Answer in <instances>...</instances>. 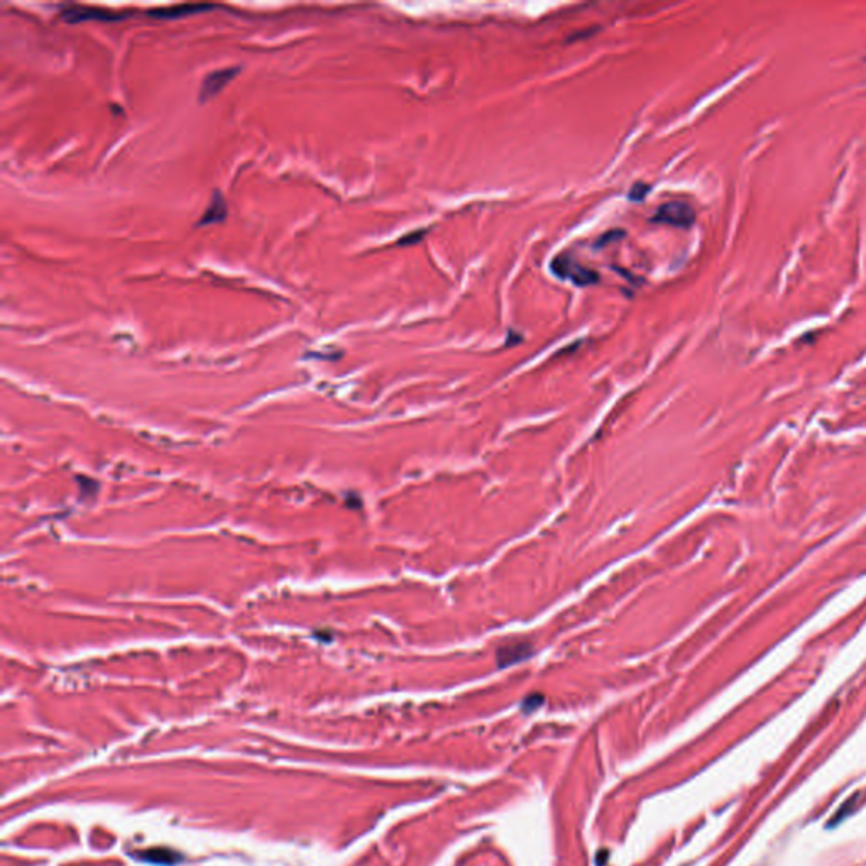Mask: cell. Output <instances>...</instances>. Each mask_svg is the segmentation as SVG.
<instances>
[{
    "mask_svg": "<svg viewBox=\"0 0 866 866\" xmlns=\"http://www.w3.org/2000/svg\"><path fill=\"white\" fill-rule=\"evenodd\" d=\"M648 192H650V187H648V185H641V183H638V185H635L633 189H631L630 198H631V200H635V202H640V200H643V198H645L646 195H648Z\"/></svg>",
    "mask_w": 866,
    "mask_h": 866,
    "instance_id": "8",
    "label": "cell"
},
{
    "mask_svg": "<svg viewBox=\"0 0 866 866\" xmlns=\"http://www.w3.org/2000/svg\"><path fill=\"white\" fill-rule=\"evenodd\" d=\"M239 73H240V66L215 70V72L208 73V75L203 78L202 87H200V92H198L200 102H208V100H212L214 96H217L222 90H224L227 85L234 80V78L239 75Z\"/></svg>",
    "mask_w": 866,
    "mask_h": 866,
    "instance_id": "4",
    "label": "cell"
},
{
    "mask_svg": "<svg viewBox=\"0 0 866 866\" xmlns=\"http://www.w3.org/2000/svg\"><path fill=\"white\" fill-rule=\"evenodd\" d=\"M63 21L68 24H80V22L96 21V22H117L127 17V14L114 12V10L100 9L90 6H68L59 14Z\"/></svg>",
    "mask_w": 866,
    "mask_h": 866,
    "instance_id": "2",
    "label": "cell"
},
{
    "mask_svg": "<svg viewBox=\"0 0 866 866\" xmlns=\"http://www.w3.org/2000/svg\"><path fill=\"white\" fill-rule=\"evenodd\" d=\"M212 9H215L214 3H180V6L152 9L147 12V16L156 17V19H183V17L195 16V14L207 12Z\"/></svg>",
    "mask_w": 866,
    "mask_h": 866,
    "instance_id": "5",
    "label": "cell"
},
{
    "mask_svg": "<svg viewBox=\"0 0 866 866\" xmlns=\"http://www.w3.org/2000/svg\"><path fill=\"white\" fill-rule=\"evenodd\" d=\"M423 236H425V230H418V232L408 234V236H404L403 239L398 240V245H411V244H418L420 240H422V237H423Z\"/></svg>",
    "mask_w": 866,
    "mask_h": 866,
    "instance_id": "9",
    "label": "cell"
},
{
    "mask_svg": "<svg viewBox=\"0 0 866 866\" xmlns=\"http://www.w3.org/2000/svg\"><path fill=\"white\" fill-rule=\"evenodd\" d=\"M227 214H229V208H227L224 195L220 193V189H215L214 195H212L210 203H208L207 210L203 212L202 218H200V222L196 225L207 227V225L220 224V222L225 220Z\"/></svg>",
    "mask_w": 866,
    "mask_h": 866,
    "instance_id": "6",
    "label": "cell"
},
{
    "mask_svg": "<svg viewBox=\"0 0 866 866\" xmlns=\"http://www.w3.org/2000/svg\"><path fill=\"white\" fill-rule=\"evenodd\" d=\"M531 653H533V648H531L530 643H513V645H506L503 648H499L497 652V665L499 668L503 667H509V665H515L518 661L530 659Z\"/></svg>",
    "mask_w": 866,
    "mask_h": 866,
    "instance_id": "7",
    "label": "cell"
},
{
    "mask_svg": "<svg viewBox=\"0 0 866 866\" xmlns=\"http://www.w3.org/2000/svg\"><path fill=\"white\" fill-rule=\"evenodd\" d=\"M550 269H552V273L555 274L557 278H560V280H568L577 286L594 285V282L599 280V276H597L592 269L584 267L582 264H579L577 261L568 258L567 254L557 256V258L550 262Z\"/></svg>",
    "mask_w": 866,
    "mask_h": 866,
    "instance_id": "1",
    "label": "cell"
},
{
    "mask_svg": "<svg viewBox=\"0 0 866 866\" xmlns=\"http://www.w3.org/2000/svg\"><path fill=\"white\" fill-rule=\"evenodd\" d=\"M653 222L657 224H665V225H674V227H682V229H687L696 222V212L694 208L689 205V203H682V202H670V203H663V205L659 207V210L655 212L652 218Z\"/></svg>",
    "mask_w": 866,
    "mask_h": 866,
    "instance_id": "3",
    "label": "cell"
}]
</instances>
